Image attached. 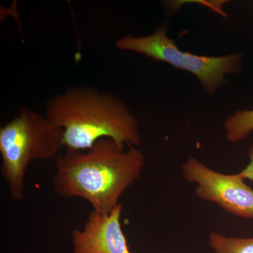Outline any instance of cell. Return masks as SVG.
I'll return each instance as SVG.
<instances>
[{"label": "cell", "mask_w": 253, "mask_h": 253, "mask_svg": "<svg viewBox=\"0 0 253 253\" xmlns=\"http://www.w3.org/2000/svg\"><path fill=\"white\" fill-rule=\"evenodd\" d=\"M124 149L104 138L86 151L66 150L56 158L54 192L63 198H81L95 212L108 214L144 169L143 153L136 146Z\"/></svg>", "instance_id": "1"}, {"label": "cell", "mask_w": 253, "mask_h": 253, "mask_svg": "<svg viewBox=\"0 0 253 253\" xmlns=\"http://www.w3.org/2000/svg\"><path fill=\"white\" fill-rule=\"evenodd\" d=\"M45 108L50 123L63 130L66 151H86L104 138L122 148L140 144L136 116L111 93L75 86L49 100Z\"/></svg>", "instance_id": "2"}, {"label": "cell", "mask_w": 253, "mask_h": 253, "mask_svg": "<svg viewBox=\"0 0 253 253\" xmlns=\"http://www.w3.org/2000/svg\"><path fill=\"white\" fill-rule=\"evenodd\" d=\"M63 147V130L41 113L22 108L0 128V172L15 201L24 196L25 177L35 160L54 158Z\"/></svg>", "instance_id": "3"}, {"label": "cell", "mask_w": 253, "mask_h": 253, "mask_svg": "<svg viewBox=\"0 0 253 253\" xmlns=\"http://www.w3.org/2000/svg\"><path fill=\"white\" fill-rule=\"evenodd\" d=\"M116 45L119 49L144 54L193 73L209 94H214L225 84L226 74L239 72L244 56L242 53H234L211 57L181 51L174 41L168 38L166 24L160 26L151 36L123 37L116 41Z\"/></svg>", "instance_id": "4"}, {"label": "cell", "mask_w": 253, "mask_h": 253, "mask_svg": "<svg viewBox=\"0 0 253 253\" xmlns=\"http://www.w3.org/2000/svg\"><path fill=\"white\" fill-rule=\"evenodd\" d=\"M182 174L186 181L196 184L195 193L200 199L237 217L253 219V189L238 173L222 174L190 156L183 164Z\"/></svg>", "instance_id": "5"}, {"label": "cell", "mask_w": 253, "mask_h": 253, "mask_svg": "<svg viewBox=\"0 0 253 253\" xmlns=\"http://www.w3.org/2000/svg\"><path fill=\"white\" fill-rule=\"evenodd\" d=\"M123 206L108 214L92 211L83 229H74V253H131L121 224Z\"/></svg>", "instance_id": "6"}, {"label": "cell", "mask_w": 253, "mask_h": 253, "mask_svg": "<svg viewBox=\"0 0 253 253\" xmlns=\"http://www.w3.org/2000/svg\"><path fill=\"white\" fill-rule=\"evenodd\" d=\"M228 141H242L253 131V110H239L227 118L224 124Z\"/></svg>", "instance_id": "7"}, {"label": "cell", "mask_w": 253, "mask_h": 253, "mask_svg": "<svg viewBox=\"0 0 253 253\" xmlns=\"http://www.w3.org/2000/svg\"><path fill=\"white\" fill-rule=\"evenodd\" d=\"M208 244L215 253H253V237H228L212 231L208 237Z\"/></svg>", "instance_id": "8"}, {"label": "cell", "mask_w": 253, "mask_h": 253, "mask_svg": "<svg viewBox=\"0 0 253 253\" xmlns=\"http://www.w3.org/2000/svg\"><path fill=\"white\" fill-rule=\"evenodd\" d=\"M249 158L250 160L249 165L243 170L238 173V174L244 180L249 179V180L253 181V145L250 148Z\"/></svg>", "instance_id": "9"}]
</instances>
